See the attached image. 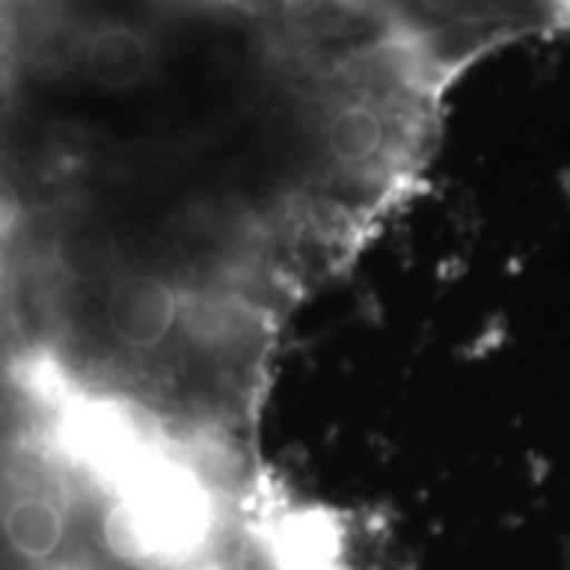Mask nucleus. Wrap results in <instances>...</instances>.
Wrapping results in <instances>:
<instances>
[{
	"label": "nucleus",
	"instance_id": "f257e3e1",
	"mask_svg": "<svg viewBox=\"0 0 570 570\" xmlns=\"http://www.w3.org/2000/svg\"><path fill=\"white\" fill-rule=\"evenodd\" d=\"M104 309L114 344L138 360L164 352L183 323L180 294L159 275H127L117 281Z\"/></svg>",
	"mask_w": 570,
	"mask_h": 570
},
{
	"label": "nucleus",
	"instance_id": "f03ea898",
	"mask_svg": "<svg viewBox=\"0 0 570 570\" xmlns=\"http://www.w3.org/2000/svg\"><path fill=\"white\" fill-rule=\"evenodd\" d=\"M82 67L98 88L132 90L151 75L154 48L135 27L104 24L85 42Z\"/></svg>",
	"mask_w": 570,
	"mask_h": 570
},
{
	"label": "nucleus",
	"instance_id": "7ed1b4c3",
	"mask_svg": "<svg viewBox=\"0 0 570 570\" xmlns=\"http://www.w3.org/2000/svg\"><path fill=\"white\" fill-rule=\"evenodd\" d=\"M53 262L71 283H96L119 262L117 235L92 214H71L53 233Z\"/></svg>",
	"mask_w": 570,
	"mask_h": 570
},
{
	"label": "nucleus",
	"instance_id": "20e7f679",
	"mask_svg": "<svg viewBox=\"0 0 570 570\" xmlns=\"http://www.w3.org/2000/svg\"><path fill=\"white\" fill-rule=\"evenodd\" d=\"M27 204L24 196L19 194V188L13 185L9 177L0 175V244H9L24 225Z\"/></svg>",
	"mask_w": 570,
	"mask_h": 570
},
{
	"label": "nucleus",
	"instance_id": "39448f33",
	"mask_svg": "<svg viewBox=\"0 0 570 570\" xmlns=\"http://www.w3.org/2000/svg\"><path fill=\"white\" fill-rule=\"evenodd\" d=\"M9 273H11L9 252H6V246L0 244V291L6 288V281H9Z\"/></svg>",
	"mask_w": 570,
	"mask_h": 570
}]
</instances>
